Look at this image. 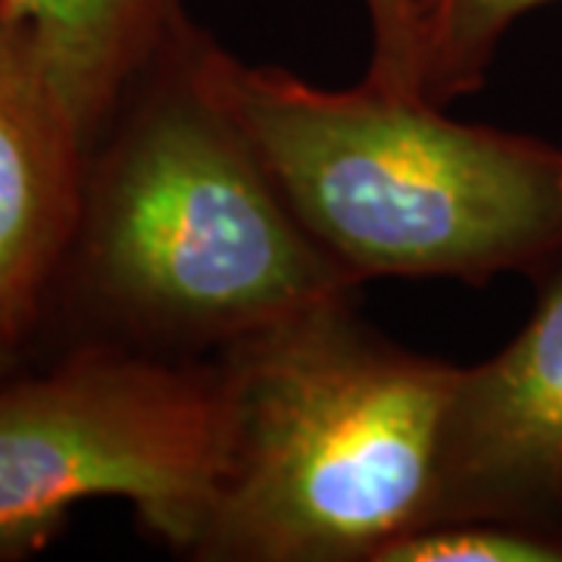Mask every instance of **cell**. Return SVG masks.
<instances>
[{
	"label": "cell",
	"instance_id": "6da1fadb",
	"mask_svg": "<svg viewBox=\"0 0 562 562\" xmlns=\"http://www.w3.org/2000/svg\"><path fill=\"white\" fill-rule=\"evenodd\" d=\"M194 32L184 20L91 147L79 232L41 319L63 322L66 344L194 357L360 288L203 85Z\"/></svg>",
	"mask_w": 562,
	"mask_h": 562
},
{
	"label": "cell",
	"instance_id": "7a4b0ae2",
	"mask_svg": "<svg viewBox=\"0 0 562 562\" xmlns=\"http://www.w3.org/2000/svg\"><path fill=\"white\" fill-rule=\"evenodd\" d=\"M210 94L303 228L353 281L497 276L562 262V140L453 120L362 81L322 88L194 32Z\"/></svg>",
	"mask_w": 562,
	"mask_h": 562
},
{
	"label": "cell",
	"instance_id": "3957f363",
	"mask_svg": "<svg viewBox=\"0 0 562 562\" xmlns=\"http://www.w3.org/2000/svg\"><path fill=\"white\" fill-rule=\"evenodd\" d=\"M319 303L220 350L232 460L203 562H375L435 519L460 366Z\"/></svg>",
	"mask_w": 562,
	"mask_h": 562
},
{
	"label": "cell",
	"instance_id": "277c9868",
	"mask_svg": "<svg viewBox=\"0 0 562 562\" xmlns=\"http://www.w3.org/2000/svg\"><path fill=\"white\" fill-rule=\"evenodd\" d=\"M222 357L66 344L0 379V562L44 550L81 503L120 501L179 557H198L232 460Z\"/></svg>",
	"mask_w": 562,
	"mask_h": 562
},
{
	"label": "cell",
	"instance_id": "5b68a950",
	"mask_svg": "<svg viewBox=\"0 0 562 562\" xmlns=\"http://www.w3.org/2000/svg\"><path fill=\"white\" fill-rule=\"evenodd\" d=\"M462 519L562 531V262L519 335L457 372L431 525Z\"/></svg>",
	"mask_w": 562,
	"mask_h": 562
},
{
	"label": "cell",
	"instance_id": "8992f818",
	"mask_svg": "<svg viewBox=\"0 0 562 562\" xmlns=\"http://www.w3.org/2000/svg\"><path fill=\"white\" fill-rule=\"evenodd\" d=\"M91 140L38 47L0 13V335L22 353L79 232Z\"/></svg>",
	"mask_w": 562,
	"mask_h": 562
},
{
	"label": "cell",
	"instance_id": "52a82bcc",
	"mask_svg": "<svg viewBox=\"0 0 562 562\" xmlns=\"http://www.w3.org/2000/svg\"><path fill=\"white\" fill-rule=\"evenodd\" d=\"M0 13L32 35L91 147L184 25L179 0H0Z\"/></svg>",
	"mask_w": 562,
	"mask_h": 562
},
{
	"label": "cell",
	"instance_id": "ba28073f",
	"mask_svg": "<svg viewBox=\"0 0 562 562\" xmlns=\"http://www.w3.org/2000/svg\"><path fill=\"white\" fill-rule=\"evenodd\" d=\"M375 562H562V531L506 519L425 525Z\"/></svg>",
	"mask_w": 562,
	"mask_h": 562
},
{
	"label": "cell",
	"instance_id": "9c48e42d",
	"mask_svg": "<svg viewBox=\"0 0 562 562\" xmlns=\"http://www.w3.org/2000/svg\"><path fill=\"white\" fill-rule=\"evenodd\" d=\"M547 3L557 0H447L428 44L431 79L447 91H475L503 35Z\"/></svg>",
	"mask_w": 562,
	"mask_h": 562
},
{
	"label": "cell",
	"instance_id": "30bf717a",
	"mask_svg": "<svg viewBox=\"0 0 562 562\" xmlns=\"http://www.w3.org/2000/svg\"><path fill=\"white\" fill-rule=\"evenodd\" d=\"M372 57L366 81L401 98L422 94V57H425V29H422V0H362Z\"/></svg>",
	"mask_w": 562,
	"mask_h": 562
},
{
	"label": "cell",
	"instance_id": "8fae6325",
	"mask_svg": "<svg viewBox=\"0 0 562 562\" xmlns=\"http://www.w3.org/2000/svg\"><path fill=\"white\" fill-rule=\"evenodd\" d=\"M22 362H25V353H22L16 344H10L3 335H0V379L16 372Z\"/></svg>",
	"mask_w": 562,
	"mask_h": 562
},
{
	"label": "cell",
	"instance_id": "7c38bea8",
	"mask_svg": "<svg viewBox=\"0 0 562 562\" xmlns=\"http://www.w3.org/2000/svg\"><path fill=\"white\" fill-rule=\"evenodd\" d=\"M443 7H447V0H422V29H425V44H428V35H431L435 22L441 20ZM422 63H425V57H422Z\"/></svg>",
	"mask_w": 562,
	"mask_h": 562
}]
</instances>
